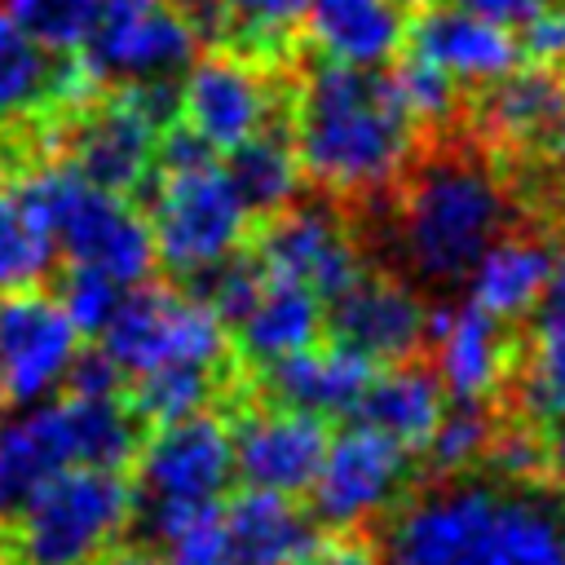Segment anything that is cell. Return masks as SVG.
Listing matches in <instances>:
<instances>
[{"label": "cell", "instance_id": "37", "mask_svg": "<svg viewBox=\"0 0 565 565\" xmlns=\"http://www.w3.org/2000/svg\"><path fill=\"white\" fill-rule=\"evenodd\" d=\"M124 291L128 287H119L115 278H106L97 269H66L62 291H57V305L79 327V335H102V327L115 318Z\"/></svg>", "mask_w": 565, "mask_h": 565}, {"label": "cell", "instance_id": "14", "mask_svg": "<svg viewBox=\"0 0 565 565\" xmlns=\"http://www.w3.org/2000/svg\"><path fill=\"white\" fill-rule=\"evenodd\" d=\"M252 260L260 265L265 278L296 282L322 300H331L362 274L358 243L344 216L331 212L327 203H296L274 212Z\"/></svg>", "mask_w": 565, "mask_h": 565}, {"label": "cell", "instance_id": "48", "mask_svg": "<svg viewBox=\"0 0 565 565\" xmlns=\"http://www.w3.org/2000/svg\"><path fill=\"white\" fill-rule=\"evenodd\" d=\"M0 406H4V384H0Z\"/></svg>", "mask_w": 565, "mask_h": 565}, {"label": "cell", "instance_id": "29", "mask_svg": "<svg viewBox=\"0 0 565 565\" xmlns=\"http://www.w3.org/2000/svg\"><path fill=\"white\" fill-rule=\"evenodd\" d=\"M154 4L163 0H4V18H13L49 53H79L106 22Z\"/></svg>", "mask_w": 565, "mask_h": 565}, {"label": "cell", "instance_id": "31", "mask_svg": "<svg viewBox=\"0 0 565 565\" xmlns=\"http://www.w3.org/2000/svg\"><path fill=\"white\" fill-rule=\"evenodd\" d=\"M230 172H234L243 199L252 203V212H282V207H291V199L300 190L296 150L274 128L252 137L247 146L230 150Z\"/></svg>", "mask_w": 565, "mask_h": 565}, {"label": "cell", "instance_id": "9", "mask_svg": "<svg viewBox=\"0 0 565 565\" xmlns=\"http://www.w3.org/2000/svg\"><path fill=\"white\" fill-rule=\"evenodd\" d=\"M102 353L124 371V380L168 371V366H199L216 371L230 353V331L216 309L177 287H128L115 318L102 327Z\"/></svg>", "mask_w": 565, "mask_h": 565}, {"label": "cell", "instance_id": "17", "mask_svg": "<svg viewBox=\"0 0 565 565\" xmlns=\"http://www.w3.org/2000/svg\"><path fill=\"white\" fill-rule=\"evenodd\" d=\"M230 441H234V477H243V486L296 499L309 490L331 433L327 419L269 402L247 411L230 428Z\"/></svg>", "mask_w": 565, "mask_h": 565}, {"label": "cell", "instance_id": "18", "mask_svg": "<svg viewBox=\"0 0 565 565\" xmlns=\"http://www.w3.org/2000/svg\"><path fill=\"white\" fill-rule=\"evenodd\" d=\"M406 40L415 49L411 57L437 66L459 88H490L521 66V40L512 26L490 22L463 4H428L415 26H406Z\"/></svg>", "mask_w": 565, "mask_h": 565}, {"label": "cell", "instance_id": "46", "mask_svg": "<svg viewBox=\"0 0 565 565\" xmlns=\"http://www.w3.org/2000/svg\"><path fill=\"white\" fill-rule=\"evenodd\" d=\"M552 146H556V159H561V172H565V124L556 128V137H552Z\"/></svg>", "mask_w": 565, "mask_h": 565}, {"label": "cell", "instance_id": "44", "mask_svg": "<svg viewBox=\"0 0 565 565\" xmlns=\"http://www.w3.org/2000/svg\"><path fill=\"white\" fill-rule=\"evenodd\" d=\"M543 450H547V477L556 481V494L565 503V419L552 424V433L543 437Z\"/></svg>", "mask_w": 565, "mask_h": 565}, {"label": "cell", "instance_id": "11", "mask_svg": "<svg viewBox=\"0 0 565 565\" xmlns=\"http://www.w3.org/2000/svg\"><path fill=\"white\" fill-rule=\"evenodd\" d=\"M406 486H411V450H402L397 441H388L366 424H349L327 441L322 463L305 494L313 503V521L349 534L393 512L406 499Z\"/></svg>", "mask_w": 565, "mask_h": 565}, {"label": "cell", "instance_id": "1", "mask_svg": "<svg viewBox=\"0 0 565 565\" xmlns=\"http://www.w3.org/2000/svg\"><path fill=\"white\" fill-rule=\"evenodd\" d=\"M380 565H565V503L543 486L441 477L393 508Z\"/></svg>", "mask_w": 565, "mask_h": 565}, {"label": "cell", "instance_id": "10", "mask_svg": "<svg viewBox=\"0 0 565 565\" xmlns=\"http://www.w3.org/2000/svg\"><path fill=\"white\" fill-rule=\"evenodd\" d=\"M172 106L177 102L168 84H124L71 132V168L115 194L141 190L154 172Z\"/></svg>", "mask_w": 565, "mask_h": 565}, {"label": "cell", "instance_id": "6", "mask_svg": "<svg viewBox=\"0 0 565 565\" xmlns=\"http://www.w3.org/2000/svg\"><path fill=\"white\" fill-rule=\"evenodd\" d=\"M132 525V481L115 468H66L0 530L4 565H97Z\"/></svg>", "mask_w": 565, "mask_h": 565}, {"label": "cell", "instance_id": "19", "mask_svg": "<svg viewBox=\"0 0 565 565\" xmlns=\"http://www.w3.org/2000/svg\"><path fill=\"white\" fill-rule=\"evenodd\" d=\"M428 344L433 375L455 402H490L512 371V344L503 335V322H494L468 300L428 313Z\"/></svg>", "mask_w": 565, "mask_h": 565}, {"label": "cell", "instance_id": "30", "mask_svg": "<svg viewBox=\"0 0 565 565\" xmlns=\"http://www.w3.org/2000/svg\"><path fill=\"white\" fill-rule=\"evenodd\" d=\"M57 62L13 18L0 13V128L35 115L53 97Z\"/></svg>", "mask_w": 565, "mask_h": 565}, {"label": "cell", "instance_id": "45", "mask_svg": "<svg viewBox=\"0 0 565 565\" xmlns=\"http://www.w3.org/2000/svg\"><path fill=\"white\" fill-rule=\"evenodd\" d=\"M97 565H163V556L150 547H110Z\"/></svg>", "mask_w": 565, "mask_h": 565}, {"label": "cell", "instance_id": "32", "mask_svg": "<svg viewBox=\"0 0 565 565\" xmlns=\"http://www.w3.org/2000/svg\"><path fill=\"white\" fill-rule=\"evenodd\" d=\"M494 428L499 424H494L486 402H455L441 411V419L433 424L419 455H424L433 477H468L481 463Z\"/></svg>", "mask_w": 565, "mask_h": 565}, {"label": "cell", "instance_id": "26", "mask_svg": "<svg viewBox=\"0 0 565 565\" xmlns=\"http://www.w3.org/2000/svg\"><path fill=\"white\" fill-rule=\"evenodd\" d=\"M446 411V393L433 375V366H415V362H393L388 371H375L362 402H358V424L384 433L388 441H397L402 450L419 455L433 424Z\"/></svg>", "mask_w": 565, "mask_h": 565}, {"label": "cell", "instance_id": "42", "mask_svg": "<svg viewBox=\"0 0 565 565\" xmlns=\"http://www.w3.org/2000/svg\"><path fill=\"white\" fill-rule=\"evenodd\" d=\"M296 565H380V552L358 534H340V539H318Z\"/></svg>", "mask_w": 565, "mask_h": 565}, {"label": "cell", "instance_id": "12", "mask_svg": "<svg viewBox=\"0 0 565 565\" xmlns=\"http://www.w3.org/2000/svg\"><path fill=\"white\" fill-rule=\"evenodd\" d=\"M181 119L199 146H207L212 154H230L252 137L269 132L274 88L265 71L243 53H207L185 66Z\"/></svg>", "mask_w": 565, "mask_h": 565}, {"label": "cell", "instance_id": "22", "mask_svg": "<svg viewBox=\"0 0 565 565\" xmlns=\"http://www.w3.org/2000/svg\"><path fill=\"white\" fill-rule=\"evenodd\" d=\"M300 26L309 31L322 62L362 71L393 62L406 40V18L393 0H309Z\"/></svg>", "mask_w": 565, "mask_h": 565}, {"label": "cell", "instance_id": "40", "mask_svg": "<svg viewBox=\"0 0 565 565\" xmlns=\"http://www.w3.org/2000/svg\"><path fill=\"white\" fill-rule=\"evenodd\" d=\"M119 384H124V371L102 353V349H79V358H75V366H71V375H66V393H79V397H115L119 393Z\"/></svg>", "mask_w": 565, "mask_h": 565}, {"label": "cell", "instance_id": "2", "mask_svg": "<svg viewBox=\"0 0 565 565\" xmlns=\"http://www.w3.org/2000/svg\"><path fill=\"white\" fill-rule=\"evenodd\" d=\"M291 150L300 177L318 190L362 199L388 190L406 172L415 128L397 110L388 79L362 66L318 62L296 93Z\"/></svg>", "mask_w": 565, "mask_h": 565}, {"label": "cell", "instance_id": "34", "mask_svg": "<svg viewBox=\"0 0 565 565\" xmlns=\"http://www.w3.org/2000/svg\"><path fill=\"white\" fill-rule=\"evenodd\" d=\"M388 93H393V102H397V110L406 115L411 128H437L459 106V84L446 79L437 66H428L419 57H406L388 75Z\"/></svg>", "mask_w": 565, "mask_h": 565}, {"label": "cell", "instance_id": "43", "mask_svg": "<svg viewBox=\"0 0 565 565\" xmlns=\"http://www.w3.org/2000/svg\"><path fill=\"white\" fill-rule=\"evenodd\" d=\"M455 4H463V9H472L481 18H490V22H503V26H525L552 0H455Z\"/></svg>", "mask_w": 565, "mask_h": 565}, {"label": "cell", "instance_id": "13", "mask_svg": "<svg viewBox=\"0 0 565 565\" xmlns=\"http://www.w3.org/2000/svg\"><path fill=\"white\" fill-rule=\"evenodd\" d=\"M79 327L66 318L57 296L44 291H4L0 296V384L4 397L44 402L53 397L75 358H79Z\"/></svg>", "mask_w": 565, "mask_h": 565}, {"label": "cell", "instance_id": "7", "mask_svg": "<svg viewBox=\"0 0 565 565\" xmlns=\"http://www.w3.org/2000/svg\"><path fill=\"white\" fill-rule=\"evenodd\" d=\"M22 185L49 221L53 247L57 256H66L71 269H97L119 287L146 282L154 265V243L146 216L128 203V194L93 185L71 163H44Z\"/></svg>", "mask_w": 565, "mask_h": 565}, {"label": "cell", "instance_id": "39", "mask_svg": "<svg viewBox=\"0 0 565 565\" xmlns=\"http://www.w3.org/2000/svg\"><path fill=\"white\" fill-rule=\"evenodd\" d=\"M260 282H265V274H260V265L256 260H225L221 269H212L207 278H203V300L216 309V318L230 327V322H238V313L252 305V296L260 291Z\"/></svg>", "mask_w": 565, "mask_h": 565}, {"label": "cell", "instance_id": "16", "mask_svg": "<svg viewBox=\"0 0 565 565\" xmlns=\"http://www.w3.org/2000/svg\"><path fill=\"white\" fill-rule=\"evenodd\" d=\"M327 331L335 344L362 353L366 362H411L428 340L424 300L388 274H358L327 305Z\"/></svg>", "mask_w": 565, "mask_h": 565}, {"label": "cell", "instance_id": "15", "mask_svg": "<svg viewBox=\"0 0 565 565\" xmlns=\"http://www.w3.org/2000/svg\"><path fill=\"white\" fill-rule=\"evenodd\" d=\"M199 35L190 31L181 4L163 0L154 9L128 13L106 22L79 53L75 62L106 88V84H168L194 62Z\"/></svg>", "mask_w": 565, "mask_h": 565}, {"label": "cell", "instance_id": "25", "mask_svg": "<svg viewBox=\"0 0 565 565\" xmlns=\"http://www.w3.org/2000/svg\"><path fill=\"white\" fill-rule=\"evenodd\" d=\"M477 124L499 146H539L552 141L565 124V79L547 66H516L499 84L486 88L477 106Z\"/></svg>", "mask_w": 565, "mask_h": 565}, {"label": "cell", "instance_id": "47", "mask_svg": "<svg viewBox=\"0 0 565 565\" xmlns=\"http://www.w3.org/2000/svg\"><path fill=\"white\" fill-rule=\"evenodd\" d=\"M393 4H411V9H428V4H437V0H393Z\"/></svg>", "mask_w": 565, "mask_h": 565}, {"label": "cell", "instance_id": "28", "mask_svg": "<svg viewBox=\"0 0 565 565\" xmlns=\"http://www.w3.org/2000/svg\"><path fill=\"white\" fill-rule=\"evenodd\" d=\"M53 260H57V247L35 199L26 194L22 181L0 177V296L31 291L35 282H44Z\"/></svg>", "mask_w": 565, "mask_h": 565}, {"label": "cell", "instance_id": "33", "mask_svg": "<svg viewBox=\"0 0 565 565\" xmlns=\"http://www.w3.org/2000/svg\"><path fill=\"white\" fill-rule=\"evenodd\" d=\"M216 393V371H199V366H168V371H150L132 380V415L159 424L172 419H190L203 415L207 402Z\"/></svg>", "mask_w": 565, "mask_h": 565}, {"label": "cell", "instance_id": "35", "mask_svg": "<svg viewBox=\"0 0 565 565\" xmlns=\"http://www.w3.org/2000/svg\"><path fill=\"white\" fill-rule=\"evenodd\" d=\"M159 556H163V565H238L234 547H230V534H225L221 503L181 516L159 539Z\"/></svg>", "mask_w": 565, "mask_h": 565}, {"label": "cell", "instance_id": "20", "mask_svg": "<svg viewBox=\"0 0 565 565\" xmlns=\"http://www.w3.org/2000/svg\"><path fill=\"white\" fill-rule=\"evenodd\" d=\"M260 384L269 393V402L278 406H296V411H309L318 419H331V415H353L371 375H375V362H366L362 353L344 349V344H309L291 358H278L269 366H260Z\"/></svg>", "mask_w": 565, "mask_h": 565}, {"label": "cell", "instance_id": "21", "mask_svg": "<svg viewBox=\"0 0 565 565\" xmlns=\"http://www.w3.org/2000/svg\"><path fill=\"white\" fill-rule=\"evenodd\" d=\"M556 269V247L539 234H499L463 274L468 305L490 313L494 322L530 318L547 278Z\"/></svg>", "mask_w": 565, "mask_h": 565}, {"label": "cell", "instance_id": "4", "mask_svg": "<svg viewBox=\"0 0 565 565\" xmlns=\"http://www.w3.org/2000/svg\"><path fill=\"white\" fill-rule=\"evenodd\" d=\"M146 225L154 260L181 278H207L238 256L252 230V203L243 199L230 163H221L185 128H168L154 154Z\"/></svg>", "mask_w": 565, "mask_h": 565}, {"label": "cell", "instance_id": "41", "mask_svg": "<svg viewBox=\"0 0 565 565\" xmlns=\"http://www.w3.org/2000/svg\"><path fill=\"white\" fill-rule=\"evenodd\" d=\"M525 49L543 62V66H556L565 62V4H543L530 22H525Z\"/></svg>", "mask_w": 565, "mask_h": 565}, {"label": "cell", "instance_id": "24", "mask_svg": "<svg viewBox=\"0 0 565 565\" xmlns=\"http://www.w3.org/2000/svg\"><path fill=\"white\" fill-rule=\"evenodd\" d=\"M322 327H327L322 296H313V291H305L296 282L265 278L260 291L252 296V305L238 313L234 340H238V349H243L247 362L269 366L278 358H291V353L318 344L322 340Z\"/></svg>", "mask_w": 565, "mask_h": 565}, {"label": "cell", "instance_id": "5", "mask_svg": "<svg viewBox=\"0 0 565 565\" xmlns=\"http://www.w3.org/2000/svg\"><path fill=\"white\" fill-rule=\"evenodd\" d=\"M508 216V190L481 159L441 154L411 177L397 234L424 282H463L472 260L503 234Z\"/></svg>", "mask_w": 565, "mask_h": 565}, {"label": "cell", "instance_id": "3", "mask_svg": "<svg viewBox=\"0 0 565 565\" xmlns=\"http://www.w3.org/2000/svg\"><path fill=\"white\" fill-rule=\"evenodd\" d=\"M141 419L115 397H44L0 415V525L66 468H115L137 459Z\"/></svg>", "mask_w": 565, "mask_h": 565}, {"label": "cell", "instance_id": "36", "mask_svg": "<svg viewBox=\"0 0 565 565\" xmlns=\"http://www.w3.org/2000/svg\"><path fill=\"white\" fill-rule=\"evenodd\" d=\"M481 463L490 468V481L539 486V477L547 472V450H543V437L530 424H512V428H494Z\"/></svg>", "mask_w": 565, "mask_h": 565}, {"label": "cell", "instance_id": "27", "mask_svg": "<svg viewBox=\"0 0 565 565\" xmlns=\"http://www.w3.org/2000/svg\"><path fill=\"white\" fill-rule=\"evenodd\" d=\"M516 393L530 419H565V252H556V269L539 305L530 309V340Z\"/></svg>", "mask_w": 565, "mask_h": 565}, {"label": "cell", "instance_id": "38", "mask_svg": "<svg viewBox=\"0 0 565 565\" xmlns=\"http://www.w3.org/2000/svg\"><path fill=\"white\" fill-rule=\"evenodd\" d=\"M309 0H221L225 26L252 40L256 49H278L300 22Z\"/></svg>", "mask_w": 565, "mask_h": 565}, {"label": "cell", "instance_id": "8", "mask_svg": "<svg viewBox=\"0 0 565 565\" xmlns=\"http://www.w3.org/2000/svg\"><path fill=\"white\" fill-rule=\"evenodd\" d=\"M132 521L150 543H159L181 516L221 503L234 481L230 424L212 411L159 424L150 441L137 446Z\"/></svg>", "mask_w": 565, "mask_h": 565}, {"label": "cell", "instance_id": "23", "mask_svg": "<svg viewBox=\"0 0 565 565\" xmlns=\"http://www.w3.org/2000/svg\"><path fill=\"white\" fill-rule=\"evenodd\" d=\"M221 516L238 565H296L318 543L313 516L291 494L243 486L221 508Z\"/></svg>", "mask_w": 565, "mask_h": 565}]
</instances>
